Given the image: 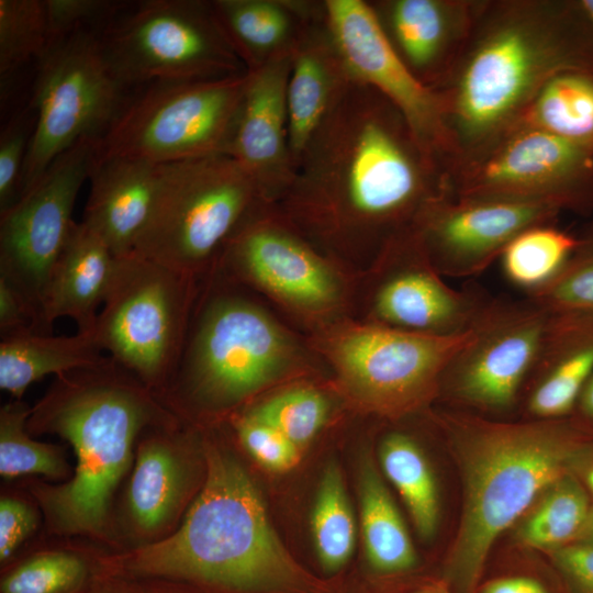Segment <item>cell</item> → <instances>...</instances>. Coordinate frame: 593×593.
<instances>
[{
    "label": "cell",
    "instance_id": "39",
    "mask_svg": "<svg viewBox=\"0 0 593 593\" xmlns=\"http://www.w3.org/2000/svg\"><path fill=\"white\" fill-rule=\"evenodd\" d=\"M526 298L549 311L593 313V223L580 233V245L561 272Z\"/></svg>",
    "mask_w": 593,
    "mask_h": 593
},
{
    "label": "cell",
    "instance_id": "6",
    "mask_svg": "<svg viewBox=\"0 0 593 593\" xmlns=\"http://www.w3.org/2000/svg\"><path fill=\"white\" fill-rule=\"evenodd\" d=\"M137 381L107 356L93 367L58 376L54 390L32 411L30 426L68 440L77 458L68 482L34 491L56 532L103 530L137 434L161 418L149 389Z\"/></svg>",
    "mask_w": 593,
    "mask_h": 593
},
{
    "label": "cell",
    "instance_id": "47",
    "mask_svg": "<svg viewBox=\"0 0 593 593\" xmlns=\"http://www.w3.org/2000/svg\"><path fill=\"white\" fill-rule=\"evenodd\" d=\"M481 593H548L536 580L524 577L499 579L489 582Z\"/></svg>",
    "mask_w": 593,
    "mask_h": 593
},
{
    "label": "cell",
    "instance_id": "17",
    "mask_svg": "<svg viewBox=\"0 0 593 593\" xmlns=\"http://www.w3.org/2000/svg\"><path fill=\"white\" fill-rule=\"evenodd\" d=\"M99 138H85L59 155L41 178L0 213V278L26 301L43 327V300L54 269L75 225L72 211L89 178Z\"/></svg>",
    "mask_w": 593,
    "mask_h": 593
},
{
    "label": "cell",
    "instance_id": "29",
    "mask_svg": "<svg viewBox=\"0 0 593 593\" xmlns=\"http://www.w3.org/2000/svg\"><path fill=\"white\" fill-rule=\"evenodd\" d=\"M178 454L165 437H152L139 445L127 502L134 522L145 532L169 523L181 503L186 469Z\"/></svg>",
    "mask_w": 593,
    "mask_h": 593
},
{
    "label": "cell",
    "instance_id": "15",
    "mask_svg": "<svg viewBox=\"0 0 593 593\" xmlns=\"http://www.w3.org/2000/svg\"><path fill=\"white\" fill-rule=\"evenodd\" d=\"M489 296L475 284L448 286L411 227L356 275L350 318L409 334L452 336L470 329Z\"/></svg>",
    "mask_w": 593,
    "mask_h": 593
},
{
    "label": "cell",
    "instance_id": "42",
    "mask_svg": "<svg viewBox=\"0 0 593 593\" xmlns=\"http://www.w3.org/2000/svg\"><path fill=\"white\" fill-rule=\"evenodd\" d=\"M127 1L44 0L48 44L79 31H102Z\"/></svg>",
    "mask_w": 593,
    "mask_h": 593
},
{
    "label": "cell",
    "instance_id": "21",
    "mask_svg": "<svg viewBox=\"0 0 593 593\" xmlns=\"http://www.w3.org/2000/svg\"><path fill=\"white\" fill-rule=\"evenodd\" d=\"M388 43L423 85L449 74L482 0H367Z\"/></svg>",
    "mask_w": 593,
    "mask_h": 593
},
{
    "label": "cell",
    "instance_id": "41",
    "mask_svg": "<svg viewBox=\"0 0 593 593\" xmlns=\"http://www.w3.org/2000/svg\"><path fill=\"white\" fill-rule=\"evenodd\" d=\"M231 426L243 447L266 469L286 472L299 463L301 448L271 425L238 410L231 415Z\"/></svg>",
    "mask_w": 593,
    "mask_h": 593
},
{
    "label": "cell",
    "instance_id": "18",
    "mask_svg": "<svg viewBox=\"0 0 593 593\" xmlns=\"http://www.w3.org/2000/svg\"><path fill=\"white\" fill-rule=\"evenodd\" d=\"M332 34L355 81L374 88L404 116L417 143L444 175L456 159L438 93L394 53L365 0H324Z\"/></svg>",
    "mask_w": 593,
    "mask_h": 593
},
{
    "label": "cell",
    "instance_id": "52",
    "mask_svg": "<svg viewBox=\"0 0 593 593\" xmlns=\"http://www.w3.org/2000/svg\"><path fill=\"white\" fill-rule=\"evenodd\" d=\"M586 484L589 489L593 492V466L589 469L586 473Z\"/></svg>",
    "mask_w": 593,
    "mask_h": 593
},
{
    "label": "cell",
    "instance_id": "24",
    "mask_svg": "<svg viewBox=\"0 0 593 593\" xmlns=\"http://www.w3.org/2000/svg\"><path fill=\"white\" fill-rule=\"evenodd\" d=\"M97 154V153H96ZM160 165L128 157H94L81 222L114 257L133 253L157 192Z\"/></svg>",
    "mask_w": 593,
    "mask_h": 593
},
{
    "label": "cell",
    "instance_id": "32",
    "mask_svg": "<svg viewBox=\"0 0 593 593\" xmlns=\"http://www.w3.org/2000/svg\"><path fill=\"white\" fill-rule=\"evenodd\" d=\"M379 454L383 472L404 500L418 534L432 538L439 521V495L419 445L409 432L396 427L382 435Z\"/></svg>",
    "mask_w": 593,
    "mask_h": 593
},
{
    "label": "cell",
    "instance_id": "12",
    "mask_svg": "<svg viewBox=\"0 0 593 593\" xmlns=\"http://www.w3.org/2000/svg\"><path fill=\"white\" fill-rule=\"evenodd\" d=\"M200 280L131 253L116 258L93 334L103 351L148 389L168 384Z\"/></svg>",
    "mask_w": 593,
    "mask_h": 593
},
{
    "label": "cell",
    "instance_id": "53",
    "mask_svg": "<svg viewBox=\"0 0 593 593\" xmlns=\"http://www.w3.org/2000/svg\"><path fill=\"white\" fill-rule=\"evenodd\" d=\"M432 593H440V592H432Z\"/></svg>",
    "mask_w": 593,
    "mask_h": 593
},
{
    "label": "cell",
    "instance_id": "40",
    "mask_svg": "<svg viewBox=\"0 0 593 593\" xmlns=\"http://www.w3.org/2000/svg\"><path fill=\"white\" fill-rule=\"evenodd\" d=\"M36 124L29 99L5 119L0 133V213L20 198L22 172Z\"/></svg>",
    "mask_w": 593,
    "mask_h": 593
},
{
    "label": "cell",
    "instance_id": "27",
    "mask_svg": "<svg viewBox=\"0 0 593 593\" xmlns=\"http://www.w3.org/2000/svg\"><path fill=\"white\" fill-rule=\"evenodd\" d=\"M93 332L71 336L24 334L0 342V388L15 399L34 382L49 374L61 376L93 367L102 355Z\"/></svg>",
    "mask_w": 593,
    "mask_h": 593
},
{
    "label": "cell",
    "instance_id": "34",
    "mask_svg": "<svg viewBox=\"0 0 593 593\" xmlns=\"http://www.w3.org/2000/svg\"><path fill=\"white\" fill-rule=\"evenodd\" d=\"M47 45L44 0H0L1 109L13 97L20 74L36 65Z\"/></svg>",
    "mask_w": 593,
    "mask_h": 593
},
{
    "label": "cell",
    "instance_id": "49",
    "mask_svg": "<svg viewBox=\"0 0 593 593\" xmlns=\"http://www.w3.org/2000/svg\"><path fill=\"white\" fill-rule=\"evenodd\" d=\"M146 593H183L175 582L164 580H150L144 584Z\"/></svg>",
    "mask_w": 593,
    "mask_h": 593
},
{
    "label": "cell",
    "instance_id": "5",
    "mask_svg": "<svg viewBox=\"0 0 593 593\" xmlns=\"http://www.w3.org/2000/svg\"><path fill=\"white\" fill-rule=\"evenodd\" d=\"M566 417H437L461 459L463 507L451 564L462 584L475 581L496 538L588 448L590 423Z\"/></svg>",
    "mask_w": 593,
    "mask_h": 593
},
{
    "label": "cell",
    "instance_id": "44",
    "mask_svg": "<svg viewBox=\"0 0 593 593\" xmlns=\"http://www.w3.org/2000/svg\"><path fill=\"white\" fill-rule=\"evenodd\" d=\"M553 561L573 593H593V542L566 545L553 551Z\"/></svg>",
    "mask_w": 593,
    "mask_h": 593
},
{
    "label": "cell",
    "instance_id": "25",
    "mask_svg": "<svg viewBox=\"0 0 593 593\" xmlns=\"http://www.w3.org/2000/svg\"><path fill=\"white\" fill-rule=\"evenodd\" d=\"M116 257L81 221L76 222L52 271L44 300L43 327L51 335L53 323L69 317L77 332H93L98 309L110 289Z\"/></svg>",
    "mask_w": 593,
    "mask_h": 593
},
{
    "label": "cell",
    "instance_id": "20",
    "mask_svg": "<svg viewBox=\"0 0 593 593\" xmlns=\"http://www.w3.org/2000/svg\"><path fill=\"white\" fill-rule=\"evenodd\" d=\"M292 53L247 74L228 155L254 178L264 197L277 204L294 177L289 145L287 85Z\"/></svg>",
    "mask_w": 593,
    "mask_h": 593
},
{
    "label": "cell",
    "instance_id": "43",
    "mask_svg": "<svg viewBox=\"0 0 593 593\" xmlns=\"http://www.w3.org/2000/svg\"><path fill=\"white\" fill-rule=\"evenodd\" d=\"M36 526L34 511L16 499L0 501V560H7Z\"/></svg>",
    "mask_w": 593,
    "mask_h": 593
},
{
    "label": "cell",
    "instance_id": "4",
    "mask_svg": "<svg viewBox=\"0 0 593 593\" xmlns=\"http://www.w3.org/2000/svg\"><path fill=\"white\" fill-rule=\"evenodd\" d=\"M314 376L332 378L310 338L262 298L216 269L200 280L168 382L184 406L226 413L288 381Z\"/></svg>",
    "mask_w": 593,
    "mask_h": 593
},
{
    "label": "cell",
    "instance_id": "30",
    "mask_svg": "<svg viewBox=\"0 0 593 593\" xmlns=\"http://www.w3.org/2000/svg\"><path fill=\"white\" fill-rule=\"evenodd\" d=\"M516 126L547 132L593 153V71L564 70L550 78L511 128Z\"/></svg>",
    "mask_w": 593,
    "mask_h": 593
},
{
    "label": "cell",
    "instance_id": "10",
    "mask_svg": "<svg viewBox=\"0 0 593 593\" xmlns=\"http://www.w3.org/2000/svg\"><path fill=\"white\" fill-rule=\"evenodd\" d=\"M100 43L111 69L131 90L248 71L205 0L127 1L101 31Z\"/></svg>",
    "mask_w": 593,
    "mask_h": 593
},
{
    "label": "cell",
    "instance_id": "1",
    "mask_svg": "<svg viewBox=\"0 0 593 593\" xmlns=\"http://www.w3.org/2000/svg\"><path fill=\"white\" fill-rule=\"evenodd\" d=\"M444 191V175L402 113L354 81L322 123L276 204L317 248L354 275L412 227Z\"/></svg>",
    "mask_w": 593,
    "mask_h": 593
},
{
    "label": "cell",
    "instance_id": "33",
    "mask_svg": "<svg viewBox=\"0 0 593 593\" xmlns=\"http://www.w3.org/2000/svg\"><path fill=\"white\" fill-rule=\"evenodd\" d=\"M579 245L580 234L542 223L517 234L499 259L506 280L528 295L552 281Z\"/></svg>",
    "mask_w": 593,
    "mask_h": 593
},
{
    "label": "cell",
    "instance_id": "2",
    "mask_svg": "<svg viewBox=\"0 0 593 593\" xmlns=\"http://www.w3.org/2000/svg\"><path fill=\"white\" fill-rule=\"evenodd\" d=\"M573 69L593 71V36L578 0H482L458 59L433 88L454 164L510 130L550 78Z\"/></svg>",
    "mask_w": 593,
    "mask_h": 593
},
{
    "label": "cell",
    "instance_id": "48",
    "mask_svg": "<svg viewBox=\"0 0 593 593\" xmlns=\"http://www.w3.org/2000/svg\"><path fill=\"white\" fill-rule=\"evenodd\" d=\"M575 410L579 411L583 421L593 424V373L581 391Z\"/></svg>",
    "mask_w": 593,
    "mask_h": 593
},
{
    "label": "cell",
    "instance_id": "37",
    "mask_svg": "<svg viewBox=\"0 0 593 593\" xmlns=\"http://www.w3.org/2000/svg\"><path fill=\"white\" fill-rule=\"evenodd\" d=\"M31 410L21 401L0 411V473L4 478L43 474L63 478L67 463L56 446L36 441L26 433Z\"/></svg>",
    "mask_w": 593,
    "mask_h": 593
},
{
    "label": "cell",
    "instance_id": "19",
    "mask_svg": "<svg viewBox=\"0 0 593 593\" xmlns=\"http://www.w3.org/2000/svg\"><path fill=\"white\" fill-rule=\"evenodd\" d=\"M560 213L542 203L456 197L444 189L424 206L412 230L443 277L466 278L483 272L522 231L556 223Z\"/></svg>",
    "mask_w": 593,
    "mask_h": 593
},
{
    "label": "cell",
    "instance_id": "38",
    "mask_svg": "<svg viewBox=\"0 0 593 593\" xmlns=\"http://www.w3.org/2000/svg\"><path fill=\"white\" fill-rule=\"evenodd\" d=\"M87 562L66 551L30 558L5 573L0 593H82L91 583Z\"/></svg>",
    "mask_w": 593,
    "mask_h": 593
},
{
    "label": "cell",
    "instance_id": "23",
    "mask_svg": "<svg viewBox=\"0 0 593 593\" xmlns=\"http://www.w3.org/2000/svg\"><path fill=\"white\" fill-rule=\"evenodd\" d=\"M593 373V313L552 311L523 395L528 419L571 415Z\"/></svg>",
    "mask_w": 593,
    "mask_h": 593
},
{
    "label": "cell",
    "instance_id": "14",
    "mask_svg": "<svg viewBox=\"0 0 593 593\" xmlns=\"http://www.w3.org/2000/svg\"><path fill=\"white\" fill-rule=\"evenodd\" d=\"M456 197L537 202L593 213V153L552 134L516 126L456 161L444 174Z\"/></svg>",
    "mask_w": 593,
    "mask_h": 593
},
{
    "label": "cell",
    "instance_id": "46",
    "mask_svg": "<svg viewBox=\"0 0 593 593\" xmlns=\"http://www.w3.org/2000/svg\"><path fill=\"white\" fill-rule=\"evenodd\" d=\"M108 573L92 583L82 593H146L144 584L127 580V575L108 569Z\"/></svg>",
    "mask_w": 593,
    "mask_h": 593
},
{
    "label": "cell",
    "instance_id": "9",
    "mask_svg": "<svg viewBox=\"0 0 593 593\" xmlns=\"http://www.w3.org/2000/svg\"><path fill=\"white\" fill-rule=\"evenodd\" d=\"M470 336V329L452 336L409 334L348 318L309 338L349 403L396 418L437 398L447 363Z\"/></svg>",
    "mask_w": 593,
    "mask_h": 593
},
{
    "label": "cell",
    "instance_id": "51",
    "mask_svg": "<svg viewBox=\"0 0 593 593\" xmlns=\"http://www.w3.org/2000/svg\"><path fill=\"white\" fill-rule=\"evenodd\" d=\"M578 541L593 542V510L589 514L588 521L578 538Z\"/></svg>",
    "mask_w": 593,
    "mask_h": 593
},
{
    "label": "cell",
    "instance_id": "11",
    "mask_svg": "<svg viewBox=\"0 0 593 593\" xmlns=\"http://www.w3.org/2000/svg\"><path fill=\"white\" fill-rule=\"evenodd\" d=\"M247 74L214 80L155 81L133 89L99 138L96 156L161 165L228 155Z\"/></svg>",
    "mask_w": 593,
    "mask_h": 593
},
{
    "label": "cell",
    "instance_id": "8",
    "mask_svg": "<svg viewBox=\"0 0 593 593\" xmlns=\"http://www.w3.org/2000/svg\"><path fill=\"white\" fill-rule=\"evenodd\" d=\"M307 337L350 318L356 275L317 248L273 203L237 227L215 266Z\"/></svg>",
    "mask_w": 593,
    "mask_h": 593
},
{
    "label": "cell",
    "instance_id": "16",
    "mask_svg": "<svg viewBox=\"0 0 593 593\" xmlns=\"http://www.w3.org/2000/svg\"><path fill=\"white\" fill-rule=\"evenodd\" d=\"M551 314L528 298L490 295L469 340L447 363L437 396L481 413L512 411L524 395Z\"/></svg>",
    "mask_w": 593,
    "mask_h": 593
},
{
    "label": "cell",
    "instance_id": "45",
    "mask_svg": "<svg viewBox=\"0 0 593 593\" xmlns=\"http://www.w3.org/2000/svg\"><path fill=\"white\" fill-rule=\"evenodd\" d=\"M36 333L34 315L22 295L0 278V334L1 339Z\"/></svg>",
    "mask_w": 593,
    "mask_h": 593
},
{
    "label": "cell",
    "instance_id": "35",
    "mask_svg": "<svg viewBox=\"0 0 593 593\" xmlns=\"http://www.w3.org/2000/svg\"><path fill=\"white\" fill-rule=\"evenodd\" d=\"M591 512L581 484L568 473L558 480L524 521L518 537L526 546L557 550L579 538Z\"/></svg>",
    "mask_w": 593,
    "mask_h": 593
},
{
    "label": "cell",
    "instance_id": "28",
    "mask_svg": "<svg viewBox=\"0 0 593 593\" xmlns=\"http://www.w3.org/2000/svg\"><path fill=\"white\" fill-rule=\"evenodd\" d=\"M344 401L348 400L332 378L314 376L280 384L240 410L302 448L333 423Z\"/></svg>",
    "mask_w": 593,
    "mask_h": 593
},
{
    "label": "cell",
    "instance_id": "3",
    "mask_svg": "<svg viewBox=\"0 0 593 593\" xmlns=\"http://www.w3.org/2000/svg\"><path fill=\"white\" fill-rule=\"evenodd\" d=\"M204 454L206 478L181 526L109 569L237 593L303 588L305 575L270 525L249 475L212 441H204Z\"/></svg>",
    "mask_w": 593,
    "mask_h": 593
},
{
    "label": "cell",
    "instance_id": "26",
    "mask_svg": "<svg viewBox=\"0 0 593 593\" xmlns=\"http://www.w3.org/2000/svg\"><path fill=\"white\" fill-rule=\"evenodd\" d=\"M215 15L248 71L294 49L323 7L311 0H211Z\"/></svg>",
    "mask_w": 593,
    "mask_h": 593
},
{
    "label": "cell",
    "instance_id": "13",
    "mask_svg": "<svg viewBox=\"0 0 593 593\" xmlns=\"http://www.w3.org/2000/svg\"><path fill=\"white\" fill-rule=\"evenodd\" d=\"M100 33L79 31L55 40L35 65L29 102L36 124L20 198L64 152L81 139L101 138L132 92L107 61Z\"/></svg>",
    "mask_w": 593,
    "mask_h": 593
},
{
    "label": "cell",
    "instance_id": "50",
    "mask_svg": "<svg viewBox=\"0 0 593 593\" xmlns=\"http://www.w3.org/2000/svg\"><path fill=\"white\" fill-rule=\"evenodd\" d=\"M578 2L593 36V0H578Z\"/></svg>",
    "mask_w": 593,
    "mask_h": 593
},
{
    "label": "cell",
    "instance_id": "36",
    "mask_svg": "<svg viewBox=\"0 0 593 593\" xmlns=\"http://www.w3.org/2000/svg\"><path fill=\"white\" fill-rule=\"evenodd\" d=\"M312 532L317 557L329 572L344 567L353 555L355 521L339 467L324 469L312 514Z\"/></svg>",
    "mask_w": 593,
    "mask_h": 593
},
{
    "label": "cell",
    "instance_id": "31",
    "mask_svg": "<svg viewBox=\"0 0 593 593\" xmlns=\"http://www.w3.org/2000/svg\"><path fill=\"white\" fill-rule=\"evenodd\" d=\"M361 530L371 567L383 573L401 572L416 563L405 524L387 486L369 459L359 477Z\"/></svg>",
    "mask_w": 593,
    "mask_h": 593
},
{
    "label": "cell",
    "instance_id": "7",
    "mask_svg": "<svg viewBox=\"0 0 593 593\" xmlns=\"http://www.w3.org/2000/svg\"><path fill=\"white\" fill-rule=\"evenodd\" d=\"M265 203L271 202L227 154L161 164L155 200L133 251L201 280L242 222Z\"/></svg>",
    "mask_w": 593,
    "mask_h": 593
},
{
    "label": "cell",
    "instance_id": "22",
    "mask_svg": "<svg viewBox=\"0 0 593 593\" xmlns=\"http://www.w3.org/2000/svg\"><path fill=\"white\" fill-rule=\"evenodd\" d=\"M354 81L328 26L323 0L322 9L304 26L291 56L287 110L294 169L310 139Z\"/></svg>",
    "mask_w": 593,
    "mask_h": 593
}]
</instances>
